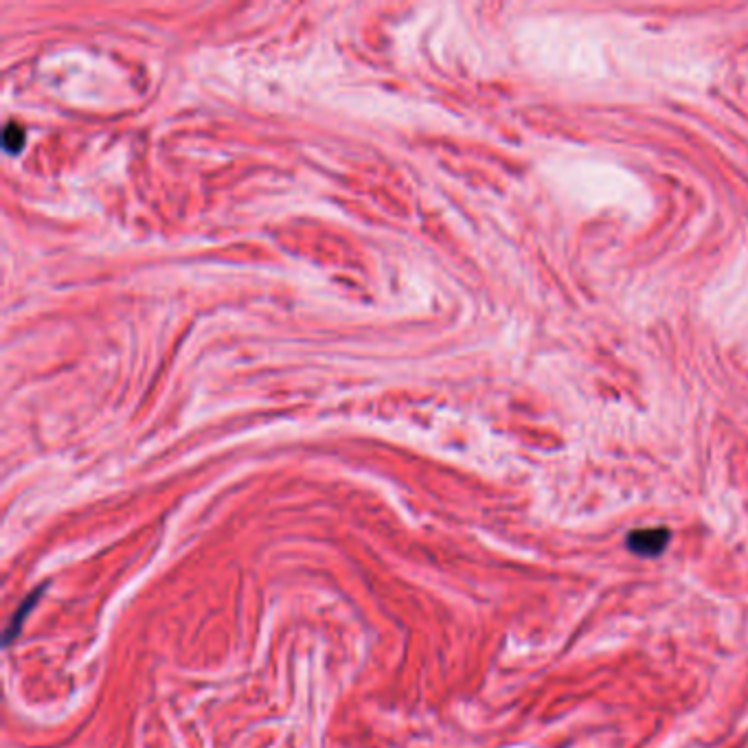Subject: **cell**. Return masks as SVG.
Returning a JSON list of instances; mask_svg holds the SVG:
<instances>
[{
	"label": "cell",
	"mask_w": 748,
	"mask_h": 748,
	"mask_svg": "<svg viewBox=\"0 0 748 748\" xmlns=\"http://www.w3.org/2000/svg\"><path fill=\"white\" fill-rule=\"evenodd\" d=\"M670 540L672 533L662 527L639 529V531L630 533L628 549L632 553L641 555V558H659V555L667 549Z\"/></svg>",
	"instance_id": "cell-1"
},
{
	"label": "cell",
	"mask_w": 748,
	"mask_h": 748,
	"mask_svg": "<svg viewBox=\"0 0 748 748\" xmlns=\"http://www.w3.org/2000/svg\"><path fill=\"white\" fill-rule=\"evenodd\" d=\"M3 141H5V149H7L9 154H18L20 149L25 147V141H26L25 130L20 126H15V123H9L3 132Z\"/></svg>",
	"instance_id": "cell-2"
}]
</instances>
